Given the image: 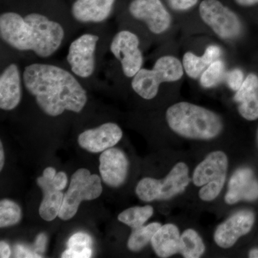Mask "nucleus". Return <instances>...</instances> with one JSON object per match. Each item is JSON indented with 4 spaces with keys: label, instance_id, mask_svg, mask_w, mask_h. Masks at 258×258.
<instances>
[{
    "label": "nucleus",
    "instance_id": "1",
    "mask_svg": "<svg viewBox=\"0 0 258 258\" xmlns=\"http://www.w3.org/2000/svg\"><path fill=\"white\" fill-rule=\"evenodd\" d=\"M23 82L37 104L50 116L64 111L79 113L87 103V94L69 71L49 64H31L25 68Z\"/></svg>",
    "mask_w": 258,
    "mask_h": 258
},
{
    "label": "nucleus",
    "instance_id": "2",
    "mask_svg": "<svg viewBox=\"0 0 258 258\" xmlns=\"http://www.w3.org/2000/svg\"><path fill=\"white\" fill-rule=\"evenodd\" d=\"M0 35L10 46L21 51H33L47 57L58 50L64 36L60 23L45 15L31 13L23 18L16 13L0 16Z\"/></svg>",
    "mask_w": 258,
    "mask_h": 258
},
{
    "label": "nucleus",
    "instance_id": "3",
    "mask_svg": "<svg viewBox=\"0 0 258 258\" xmlns=\"http://www.w3.org/2000/svg\"><path fill=\"white\" fill-rule=\"evenodd\" d=\"M166 119L178 135L195 140H211L221 134V117L204 107L179 102L168 108Z\"/></svg>",
    "mask_w": 258,
    "mask_h": 258
},
{
    "label": "nucleus",
    "instance_id": "4",
    "mask_svg": "<svg viewBox=\"0 0 258 258\" xmlns=\"http://www.w3.org/2000/svg\"><path fill=\"white\" fill-rule=\"evenodd\" d=\"M183 64L173 56L158 59L152 70L141 69L133 77L132 86L139 96L146 100L155 98L161 83L179 81L184 74Z\"/></svg>",
    "mask_w": 258,
    "mask_h": 258
},
{
    "label": "nucleus",
    "instance_id": "5",
    "mask_svg": "<svg viewBox=\"0 0 258 258\" xmlns=\"http://www.w3.org/2000/svg\"><path fill=\"white\" fill-rule=\"evenodd\" d=\"M189 172V167L185 163H177L164 179L146 177L140 180L136 187V194L146 203L170 200L186 189L191 181Z\"/></svg>",
    "mask_w": 258,
    "mask_h": 258
},
{
    "label": "nucleus",
    "instance_id": "6",
    "mask_svg": "<svg viewBox=\"0 0 258 258\" xmlns=\"http://www.w3.org/2000/svg\"><path fill=\"white\" fill-rule=\"evenodd\" d=\"M103 187L97 174H91L86 169H78L73 174L69 189L64 195L58 217L69 220L76 215L80 205L85 200H93L101 196Z\"/></svg>",
    "mask_w": 258,
    "mask_h": 258
},
{
    "label": "nucleus",
    "instance_id": "7",
    "mask_svg": "<svg viewBox=\"0 0 258 258\" xmlns=\"http://www.w3.org/2000/svg\"><path fill=\"white\" fill-rule=\"evenodd\" d=\"M228 169V158L225 152L210 153L194 171L192 181L205 198L215 200L223 189Z\"/></svg>",
    "mask_w": 258,
    "mask_h": 258
},
{
    "label": "nucleus",
    "instance_id": "8",
    "mask_svg": "<svg viewBox=\"0 0 258 258\" xmlns=\"http://www.w3.org/2000/svg\"><path fill=\"white\" fill-rule=\"evenodd\" d=\"M202 19L219 37L231 40L242 32L240 19L219 0H203L200 5Z\"/></svg>",
    "mask_w": 258,
    "mask_h": 258
},
{
    "label": "nucleus",
    "instance_id": "9",
    "mask_svg": "<svg viewBox=\"0 0 258 258\" xmlns=\"http://www.w3.org/2000/svg\"><path fill=\"white\" fill-rule=\"evenodd\" d=\"M110 49L120 61L126 77H134L142 69L143 56L139 49L138 37L133 32L128 30L118 32L112 40Z\"/></svg>",
    "mask_w": 258,
    "mask_h": 258
},
{
    "label": "nucleus",
    "instance_id": "10",
    "mask_svg": "<svg viewBox=\"0 0 258 258\" xmlns=\"http://www.w3.org/2000/svg\"><path fill=\"white\" fill-rule=\"evenodd\" d=\"M99 37L84 34L75 40L69 47L68 62L71 71L81 78L90 77L95 71V52Z\"/></svg>",
    "mask_w": 258,
    "mask_h": 258
},
{
    "label": "nucleus",
    "instance_id": "11",
    "mask_svg": "<svg viewBox=\"0 0 258 258\" xmlns=\"http://www.w3.org/2000/svg\"><path fill=\"white\" fill-rule=\"evenodd\" d=\"M254 220L255 216L250 210L236 212L217 227L214 234L215 243L221 248H230L239 238L250 232Z\"/></svg>",
    "mask_w": 258,
    "mask_h": 258
},
{
    "label": "nucleus",
    "instance_id": "12",
    "mask_svg": "<svg viewBox=\"0 0 258 258\" xmlns=\"http://www.w3.org/2000/svg\"><path fill=\"white\" fill-rule=\"evenodd\" d=\"M128 10L134 18L145 22L153 33H163L170 26L171 15L161 0H133Z\"/></svg>",
    "mask_w": 258,
    "mask_h": 258
},
{
    "label": "nucleus",
    "instance_id": "13",
    "mask_svg": "<svg viewBox=\"0 0 258 258\" xmlns=\"http://www.w3.org/2000/svg\"><path fill=\"white\" fill-rule=\"evenodd\" d=\"M123 137L121 128L114 123H106L80 134L78 142L91 153L104 152L116 145Z\"/></svg>",
    "mask_w": 258,
    "mask_h": 258
},
{
    "label": "nucleus",
    "instance_id": "14",
    "mask_svg": "<svg viewBox=\"0 0 258 258\" xmlns=\"http://www.w3.org/2000/svg\"><path fill=\"white\" fill-rule=\"evenodd\" d=\"M99 171L105 184L118 187L128 176L129 162L124 153L116 148H110L102 152L99 158Z\"/></svg>",
    "mask_w": 258,
    "mask_h": 258
},
{
    "label": "nucleus",
    "instance_id": "15",
    "mask_svg": "<svg viewBox=\"0 0 258 258\" xmlns=\"http://www.w3.org/2000/svg\"><path fill=\"white\" fill-rule=\"evenodd\" d=\"M258 199V181L249 168L237 169L231 176L228 189L225 194V201L228 205L239 202L254 201Z\"/></svg>",
    "mask_w": 258,
    "mask_h": 258
},
{
    "label": "nucleus",
    "instance_id": "16",
    "mask_svg": "<svg viewBox=\"0 0 258 258\" xmlns=\"http://www.w3.org/2000/svg\"><path fill=\"white\" fill-rule=\"evenodd\" d=\"M22 98L21 76L16 64H10L0 76V108L15 109Z\"/></svg>",
    "mask_w": 258,
    "mask_h": 258
},
{
    "label": "nucleus",
    "instance_id": "17",
    "mask_svg": "<svg viewBox=\"0 0 258 258\" xmlns=\"http://www.w3.org/2000/svg\"><path fill=\"white\" fill-rule=\"evenodd\" d=\"M115 0H76L73 16L81 23H101L111 14Z\"/></svg>",
    "mask_w": 258,
    "mask_h": 258
},
{
    "label": "nucleus",
    "instance_id": "18",
    "mask_svg": "<svg viewBox=\"0 0 258 258\" xmlns=\"http://www.w3.org/2000/svg\"><path fill=\"white\" fill-rule=\"evenodd\" d=\"M234 100L238 104V111L244 119L258 118V76L249 74L235 93Z\"/></svg>",
    "mask_w": 258,
    "mask_h": 258
},
{
    "label": "nucleus",
    "instance_id": "19",
    "mask_svg": "<svg viewBox=\"0 0 258 258\" xmlns=\"http://www.w3.org/2000/svg\"><path fill=\"white\" fill-rule=\"evenodd\" d=\"M180 232L174 224L161 225L153 237L151 243L155 253L159 257H171L180 250Z\"/></svg>",
    "mask_w": 258,
    "mask_h": 258
},
{
    "label": "nucleus",
    "instance_id": "20",
    "mask_svg": "<svg viewBox=\"0 0 258 258\" xmlns=\"http://www.w3.org/2000/svg\"><path fill=\"white\" fill-rule=\"evenodd\" d=\"M52 181L45 179L43 176L37 179V184L43 193L39 214L45 221H52L58 216L63 202L64 194L54 187Z\"/></svg>",
    "mask_w": 258,
    "mask_h": 258
},
{
    "label": "nucleus",
    "instance_id": "21",
    "mask_svg": "<svg viewBox=\"0 0 258 258\" xmlns=\"http://www.w3.org/2000/svg\"><path fill=\"white\" fill-rule=\"evenodd\" d=\"M221 53L220 47L216 45L209 46L201 57L186 52L183 57V67L190 78L198 79L212 62L220 58Z\"/></svg>",
    "mask_w": 258,
    "mask_h": 258
},
{
    "label": "nucleus",
    "instance_id": "22",
    "mask_svg": "<svg viewBox=\"0 0 258 258\" xmlns=\"http://www.w3.org/2000/svg\"><path fill=\"white\" fill-rule=\"evenodd\" d=\"M93 240L85 232H77L68 241V249L62 252V258H88L92 256Z\"/></svg>",
    "mask_w": 258,
    "mask_h": 258
},
{
    "label": "nucleus",
    "instance_id": "23",
    "mask_svg": "<svg viewBox=\"0 0 258 258\" xmlns=\"http://www.w3.org/2000/svg\"><path fill=\"white\" fill-rule=\"evenodd\" d=\"M205 245L198 232L187 229L180 237L179 252L185 258H199L205 252Z\"/></svg>",
    "mask_w": 258,
    "mask_h": 258
},
{
    "label": "nucleus",
    "instance_id": "24",
    "mask_svg": "<svg viewBox=\"0 0 258 258\" xmlns=\"http://www.w3.org/2000/svg\"><path fill=\"white\" fill-rule=\"evenodd\" d=\"M161 227L159 222H152L138 228L133 229L128 240V248L133 252H138L152 241L156 232Z\"/></svg>",
    "mask_w": 258,
    "mask_h": 258
},
{
    "label": "nucleus",
    "instance_id": "25",
    "mask_svg": "<svg viewBox=\"0 0 258 258\" xmlns=\"http://www.w3.org/2000/svg\"><path fill=\"white\" fill-rule=\"evenodd\" d=\"M154 214V208L151 205L144 207H134L127 209L120 213L118 220L132 229L142 227Z\"/></svg>",
    "mask_w": 258,
    "mask_h": 258
},
{
    "label": "nucleus",
    "instance_id": "26",
    "mask_svg": "<svg viewBox=\"0 0 258 258\" xmlns=\"http://www.w3.org/2000/svg\"><path fill=\"white\" fill-rule=\"evenodd\" d=\"M22 218L21 208L12 200H5L0 202V227H11L17 225Z\"/></svg>",
    "mask_w": 258,
    "mask_h": 258
},
{
    "label": "nucleus",
    "instance_id": "27",
    "mask_svg": "<svg viewBox=\"0 0 258 258\" xmlns=\"http://www.w3.org/2000/svg\"><path fill=\"white\" fill-rule=\"evenodd\" d=\"M225 76V64L221 60H215L204 71L200 78V83L204 88L217 86Z\"/></svg>",
    "mask_w": 258,
    "mask_h": 258
},
{
    "label": "nucleus",
    "instance_id": "28",
    "mask_svg": "<svg viewBox=\"0 0 258 258\" xmlns=\"http://www.w3.org/2000/svg\"><path fill=\"white\" fill-rule=\"evenodd\" d=\"M244 75L240 69H235L227 75V83L233 91H238L244 82Z\"/></svg>",
    "mask_w": 258,
    "mask_h": 258
},
{
    "label": "nucleus",
    "instance_id": "29",
    "mask_svg": "<svg viewBox=\"0 0 258 258\" xmlns=\"http://www.w3.org/2000/svg\"><path fill=\"white\" fill-rule=\"evenodd\" d=\"M47 243V237L46 234L40 233L37 235L36 240H35V244H33L32 247V250L39 254V255L42 257V254L45 252V249Z\"/></svg>",
    "mask_w": 258,
    "mask_h": 258
},
{
    "label": "nucleus",
    "instance_id": "30",
    "mask_svg": "<svg viewBox=\"0 0 258 258\" xmlns=\"http://www.w3.org/2000/svg\"><path fill=\"white\" fill-rule=\"evenodd\" d=\"M198 0H169L171 8L176 10H186L195 6Z\"/></svg>",
    "mask_w": 258,
    "mask_h": 258
},
{
    "label": "nucleus",
    "instance_id": "31",
    "mask_svg": "<svg viewBox=\"0 0 258 258\" xmlns=\"http://www.w3.org/2000/svg\"><path fill=\"white\" fill-rule=\"evenodd\" d=\"M14 251L16 257H42L41 256L35 253L32 249L28 248L22 244H17Z\"/></svg>",
    "mask_w": 258,
    "mask_h": 258
},
{
    "label": "nucleus",
    "instance_id": "32",
    "mask_svg": "<svg viewBox=\"0 0 258 258\" xmlns=\"http://www.w3.org/2000/svg\"><path fill=\"white\" fill-rule=\"evenodd\" d=\"M52 182L56 189L62 191L66 188V185L68 184L67 175L63 171L57 173Z\"/></svg>",
    "mask_w": 258,
    "mask_h": 258
},
{
    "label": "nucleus",
    "instance_id": "33",
    "mask_svg": "<svg viewBox=\"0 0 258 258\" xmlns=\"http://www.w3.org/2000/svg\"><path fill=\"white\" fill-rule=\"evenodd\" d=\"M11 255V249L9 244L5 241H1L0 242V257L8 258Z\"/></svg>",
    "mask_w": 258,
    "mask_h": 258
},
{
    "label": "nucleus",
    "instance_id": "34",
    "mask_svg": "<svg viewBox=\"0 0 258 258\" xmlns=\"http://www.w3.org/2000/svg\"><path fill=\"white\" fill-rule=\"evenodd\" d=\"M56 170L54 168L52 167H47L43 171V174H42V176L45 178V179L49 180H53L54 178L56 175Z\"/></svg>",
    "mask_w": 258,
    "mask_h": 258
},
{
    "label": "nucleus",
    "instance_id": "35",
    "mask_svg": "<svg viewBox=\"0 0 258 258\" xmlns=\"http://www.w3.org/2000/svg\"><path fill=\"white\" fill-rule=\"evenodd\" d=\"M237 4L242 6H250L258 3V0H235Z\"/></svg>",
    "mask_w": 258,
    "mask_h": 258
},
{
    "label": "nucleus",
    "instance_id": "36",
    "mask_svg": "<svg viewBox=\"0 0 258 258\" xmlns=\"http://www.w3.org/2000/svg\"><path fill=\"white\" fill-rule=\"evenodd\" d=\"M5 164V154L3 143L0 142V170H3Z\"/></svg>",
    "mask_w": 258,
    "mask_h": 258
},
{
    "label": "nucleus",
    "instance_id": "37",
    "mask_svg": "<svg viewBox=\"0 0 258 258\" xmlns=\"http://www.w3.org/2000/svg\"><path fill=\"white\" fill-rule=\"evenodd\" d=\"M249 257L251 258H258V249H252L249 251Z\"/></svg>",
    "mask_w": 258,
    "mask_h": 258
},
{
    "label": "nucleus",
    "instance_id": "38",
    "mask_svg": "<svg viewBox=\"0 0 258 258\" xmlns=\"http://www.w3.org/2000/svg\"><path fill=\"white\" fill-rule=\"evenodd\" d=\"M257 143L258 145V129H257Z\"/></svg>",
    "mask_w": 258,
    "mask_h": 258
}]
</instances>
